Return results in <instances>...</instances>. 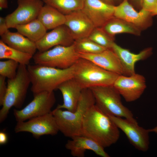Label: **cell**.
<instances>
[{
  "label": "cell",
  "instance_id": "obj_7",
  "mask_svg": "<svg viewBox=\"0 0 157 157\" xmlns=\"http://www.w3.org/2000/svg\"><path fill=\"white\" fill-rule=\"evenodd\" d=\"M80 58L74 43L69 46L58 45L33 56L35 64L61 69L73 65Z\"/></svg>",
  "mask_w": 157,
  "mask_h": 157
},
{
  "label": "cell",
  "instance_id": "obj_24",
  "mask_svg": "<svg viewBox=\"0 0 157 157\" xmlns=\"http://www.w3.org/2000/svg\"><path fill=\"white\" fill-rule=\"evenodd\" d=\"M14 28L18 32L35 43L43 38L47 30L37 19L25 24L17 25Z\"/></svg>",
  "mask_w": 157,
  "mask_h": 157
},
{
  "label": "cell",
  "instance_id": "obj_38",
  "mask_svg": "<svg viewBox=\"0 0 157 157\" xmlns=\"http://www.w3.org/2000/svg\"><path fill=\"white\" fill-rule=\"evenodd\" d=\"M137 0L138 1H142V0Z\"/></svg>",
  "mask_w": 157,
  "mask_h": 157
},
{
  "label": "cell",
  "instance_id": "obj_17",
  "mask_svg": "<svg viewBox=\"0 0 157 157\" xmlns=\"http://www.w3.org/2000/svg\"><path fill=\"white\" fill-rule=\"evenodd\" d=\"M65 25L75 40L88 37L95 28L86 15L80 10L65 15Z\"/></svg>",
  "mask_w": 157,
  "mask_h": 157
},
{
  "label": "cell",
  "instance_id": "obj_15",
  "mask_svg": "<svg viewBox=\"0 0 157 157\" xmlns=\"http://www.w3.org/2000/svg\"><path fill=\"white\" fill-rule=\"evenodd\" d=\"M74 41L70 30L63 24L47 32L35 44L38 51L43 52L56 46H70L74 43Z\"/></svg>",
  "mask_w": 157,
  "mask_h": 157
},
{
  "label": "cell",
  "instance_id": "obj_27",
  "mask_svg": "<svg viewBox=\"0 0 157 157\" xmlns=\"http://www.w3.org/2000/svg\"><path fill=\"white\" fill-rule=\"evenodd\" d=\"M74 44L76 51L78 53L95 54L107 49L97 44L88 37L75 40Z\"/></svg>",
  "mask_w": 157,
  "mask_h": 157
},
{
  "label": "cell",
  "instance_id": "obj_2",
  "mask_svg": "<svg viewBox=\"0 0 157 157\" xmlns=\"http://www.w3.org/2000/svg\"><path fill=\"white\" fill-rule=\"evenodd\" d=\"M93 94L90 88L83 89L75 111L56 108L52 111L59 131L65 136L72 138L81 135L83 118L87 110L95 104Z\"/></svg>",
  "mask_w": 157,
  "mask_h": 157
},
{
  "label": "cell",
  "instance_id": "obj_25",
  "mask_svg": "<svg viewBox=\"0 0 157 157\" xmlns=\"http://www.w3.org/2000/svg\"><path fill=\"white\" fill-rule=\"evenodd\" d=\"M33 55L24 53L8 46L0 40V59L14 60L19 64L28 65Z\"/></svg>",
  "mask_w": 157,
  "mask_h": 157
},
{
  "label": "cell",
  "instance_id": "obj_37",
  "mask_svg": "<svg viewBox=\"0 0 157 157\" xmlns=\"http://www.w3.org/2000/svg\"><path fill=\"white\" fill-rule=\"evenodd\" d=\"M101 0L107 3H108V4H110L113 5V0Z\"/></svg>",
  "mask_w": 157,
  "mask_h": 157
},
{
  "label": "cell",
  "instance_id": "obj_19",
  "mask_svg": "<svg viewBox=\"0 0 157 157\" xmlns=\"http://www.w3.org/2000/svg\"><path fill=\"white\" fill-rule=\"evenodd\" d=\"M111 49L119 58L124 69L126 76H129L135 73V63L139 61L144 60L148 58L152 53V50L151 48H148L138 53L135 54L122 47L115 42Z\"/></svg>",
  "mask_w": 157,
  "mask_h": 157
},
{
  "label": "cell",
  "instance_id": "obj_11",
  "mask_svg": "<svg viewBox=\"0 0 157 157\" xmlns=\"http://www.w3.org/2000/svg\"><path fill=\"white\" fill-rule=\"evenodd\" d=\"M17 8L5 17L8 28L37 19L44 3L42 0H17Z\"/></svg>",
  "mask_w": 157,
  "mask_h": 157
},
{
  "label": "cell",
  "instance_id": "obj_9",
  "mask_svg": "<svg viewBox=\"0 0 157 157\" xmlns=\"http://www.w3.org/2000/svg\"><path fill=\"white\" fill-rule=\"evenodd\" d=\"M16 133L26 132L32 134L36 138L44 135H55L59 131L51 112L34 117L27 121L17 122L15 128Z\"/></svg>",
  "mask_w": 157,
  "mask_h": 157
},
{
  "label": "cell",
  "instance_id": "obj_30",
  "mask_svg": "<svg viewBox=\"0 0 157 157\" xmlns=\"http://www.w3.org/2000/svg\"><path fill=\"white\" fill-rule=\"evenodd\" d=\"M5 77L0 75V105L2 106L7 89Z\"/></svg>",
  "mask_w": 157,
  "mask_h": 157
},
{
  "label": "cell",
  "instance_id": "obj_14",
  "mask_svg": "<svg viewBox=\"0 0 157 157\" xmlns=\"http://www.w3.org/2000/svg\"><path fill=\"white\" fill-rule=\"evenodd\" d=\"M150 12L142 8L136 11L128 0H123L119 5L115 6L114 16L135 26L139 28L150 26L152 23Z\"/></svg>",
  "mask_w": 157,
  "mask_h": 157
},
{
  "label": "cell",
  "instance_id": "obj_10",
  "mask_svg": "<svg viewBox=\"0 0 157 157\" xmlns=\"http://www.w3.org/2000/svg\"><path fill=\"white\" fill-rule=\"evenodd\" d=\"M119 129L125 133L130 143L137 149L147 151L149 145V129L140 126L138 122L122 117L109 116Z\"/></svg>",
  "mask_w": 157,
  "mask_h": 157
},
{
  "label": "cell",
  "instance_id": "obj_33",
  "mask_svg": "<svg viewBox=\"0 0 157 157\" xmlns=\"http://www.w3.org/2000/svg\"><path fill=\"white\" fill-rule=\"evenodd\" d=\"M8 140V136L6 133L3 131L0 132V144H6Z\"/></svg>",
  "mask_w": 157,
  "mask_h": 157
},
{
  "label": "cell",
  "instance_id": "obj_4",
  "mask_svg": "<svg viewBox=\"0 0 157 157\" xmlns=\"http://www.w3.org/2000/svg\"><path fill=\"white\" fill-rule=\"evenodd\" d=\"M73 78L83 89L113 86L119 75L106 70L91 61L80 58L74 65Z\"/></svg>",
  "mask_w": 157,
  "mask_h": 157
},
{
  "label": "cell",
  "instance_id": "obj_8",
  "mask_svg": "<svg viewBox=\"0 0 157 157\" xmlns=\"http://www.w3.org/2000/svg\"><path fill=\"white\" fill-rule=\"evenodd\" d=\"M33 96V100L24 108L14 109L13 114L17 122L26 121L52 111L56 101L53 92L43 91Z\"/></svg>",
  "mask_w": 157,
  "mask_h": 157
},
{
  "label": "cell",
  "instance_id": "obj_18",
  "mask_svg": "<svg viewBox=\"0 0 157 157\" xmlns=\"http://www.w3.org/2000/svg\"><path fill=\"white\" fill-rule=\"evenodd\" d=\"M68 140L65 145L66 149L70 151L74 157H83L87 150L93 151L97 155L102 157L110 156L104 148L92 139L83 135L74 136Z\"/></svg>",
  "mask_w": 157,
  "mask_h": 157
},
{
  "label": "cell",
  "instance_id": "obj_35",
  "mask_svg": "<svg viewBox=\"0 0 157 157\" xmlns=\"http://www.w3.org/2000/svg\"><path fill=\"white\" fill-rule=\"evenodd\" d=\"M152 16L157 15V5L151 13Z\"/></svg>",
  "mask_w": 157,
  "mask_h": 157
},
{
  "label": "cell",
  "instance_id": "obj_32",
  "mask_svg": "<svg viewBox=\"0 0 157 157\" xmlns=\"http://www.w3.org/2000/svg\"><path fill=\"white\" fill-rule=\"evenodd\" d=\"M5 18L0 17V35L1 36L8 30Z\"/></svg>",
  "mask_w": 157,
  "mask_h": 157
},
{
  "label": "cell",
  "instance_id": "obj_12",
  "mask_svg": "<svg viewBox=\"0 0 157 157\" xmlns=\"http://www.w3.org/2000/svg\"><path fill=\"white\" fill-rule=\"evenodd\" d=\"M113 86L127 102L137 100L146 88L144 77L135 73L129 76L119 75Z\"/></svg>",
  "mask_w": 157,
  "mask_h": 157
},
{
  "label": "cell",
  "instance_id": "obj_23",
  "mask_svg": "<svg viewBox=\"0 0 157 157\" xmlns=\"http://www.w3.org/2000/svg\"><path fill=\"white\" fill-rule=\"evenodd\" d=\"M109 36L113 38L115 35L128 33L136 35L140 34V28L122 19L113 17L101 28Z\"/></svg>",
  "mask_w": 157,
  "mask_h": 157
},
{
  "label": "cell",
  "instance_id": "obj_21",
  "mask_svg": "<svg viewBox=\"0 0 157 157\" xmlns=\"http://www.w3.org/2000/svg\"><path fill=\"white\" fill-rule=\"evenodd\" d=\"M1 37V40L11 48L33 55L36 53L35 43L18 32H12L8 30Z\"/></svg>",
  "mask_w": 157,
  "mask_h": 157
},
{
  "label": "cell",
  "instance_id": "obj_31",
  "mask_svg": "<svg viewBox=\"0 0 157 157\" xmlns=\"http://www.w3.org/2000/svg\"><path fill=\"white\" fill-rule=\"evenodd\" d=\"M142 9L151 13L157 5V0H142Z\"/></svg>",
  "mask_w": 157,
  "mask_h": 157
},
{
  "label": "cell",
  "instance_id": "obj_36",
  "mask_svg": "<svg viewBox=\"0 0 157 157\" xmlns=\"http://www.w3.org/2000/svg\"><path fill=\"white\" fill-rule=\"evenodd\" d=\"M149 129L150 132H154L157 134V125L154 128Z\"/></svg>",
  "mask_w": 157,
  "mask_h": 157
},
{
  "label": "cell",
  "instance_id": "obj_20",
  "mask_svg": "<svg viewBox=\"0 0 157 157\" xmlns=\"http://www.w3.org/2000/svg\"><path fill=\"white\" fill-rule=\"evenodd\" d=\"M58 89L62 94L63 102L62 104H58L56 108L75 111L83 89L73 78L62 83Z\"/></svg>",
  "mask_w": 157,
  "mask_h": 157
},
{
  "label": "cell",
  "instance_id": "obj_13",
  "mask_svg": "<svg viewBox=\"0 0 157 157\" xmlns=\"http://www.w3.org/2000/svg\"><path fill=\"white\" fill-rule=\"evenodd\" d=\"M115 6L101 0H85L82 11L95 27L101 28L114 17Z\"/></svg>",
  "mask_w": 157,
  "mask_h": 157
},
{
  "label": "cell",
  "instance_id": "obj_28",
  "mask_svg": "<svg viewBox=\"0 0 157 157\" xmlns=\"http://www.w3.org/2000/svg\"><path fill=\"white\" fill-rule=\"evenodd\" d=\"M88 37L107 49H111L114 42V38L108 35L101 28L95 27Z\"/></svg>",
  "mask_w": 157,
  "mask_h": 157
},
{
  "label": "cell",
  "instance_id": "obj_1",
  "mask_svg": "<svg viewBox=\"0 0 157 157\" xmlns=\"http://www.w3.org/2000/svg\"><path fill=\"white\" fill-rule=\"evenodd\" d=\"M119 129L109 116L95 104L84 116L81 134L92 139L105 148L118 141L120 136Z\"/></svg>",
  "mask_w": 157,
  "mask_h": 157
},
{
  "label": "cell",
  "instance_id": "obj_3",
  "mask_svg": "<svg viewBox=\"0 0 157 157\" xmlns=\"http://www.w3.org/2000/svg\"><path fill=\"white\" fill-rule=\"evenodd\" d=\"M33 95L43 91L53 92L65 81L73 78L74 65L61 69L35 64L27 65Z\"/></svg>",
  "mask_w": 157,
  "mask_h": 157
},
{
  "label": "cell",
  "instance_id": "obj_16",
  "mask_svg": "<svg viewBox=\"0 0 157 157\" xmlns=\"http://www.w3.org/2000/svg\"><path fill=\"white\" fill-rule=\"evenodd\" d=\"M79 56L80 58L89 60L106 70L125 76L124 69L119 58L112 49H107L95 54L80 53Z\"/></svg>",
  "mask_w": 157,
  "mask_h": 157
},
{
  "label": "cell",
  "instance_id": "obj_22",
  "mask_svg": "<svg viewBox=\"0 0 157 157\" xmlns=\"http://www.w3.org/2000/svg\"><path fill=\"white\" fill-rule=\"evenodd\" d=\"M37 19L47 30L53 29L64 24L66 20L65 15L46 4L41 9Z\"/></svg>",
  "mask_w": 157,
  "mask_h": 157
},
{
  "label": "cell",
  "instance_id": "obj_34",
  "mask_svg": "<svg viewBox=\"0 0 157 157\" xmlns=\"http://www.w3.org/2000/svg\"><path fill=\"white\" fill-rule=\"evenodd\" d=\"M8 7L7 0H0V8L1 9L6 8Z\"/></svg>",
  "mask_w": 157,
  "mask_h": 157
},
{
  "label": "cell",
  "instance_id": "obj_26",
  "mask_svg": "<svg viewBox=\"0 0 157 157\" xmlns=\"http://www.w3.org/2000/svg\"><path fill=\"white\" fill-rule=\"evenodd\" d=\"M44 3L56 9L66 15L81 10L85 0H43Z\"/></svg>",
  "mask_w": 157,
  "mask_h": 157
},
{
  "label": "cell",
  "instance_id": "obj_29",
  "mask_svg": "<svg viewBox=\"0 0 157 157\" xmlns=\"http://www.w3.org/2000/svg\"><path fill=\"white\" fill-rule=\"evenodd\" d=\"M19 63L11 59L0 61V75L8 79L14 78L17 74Z\"/></svg>",
  "mask_w": 157,
  "mask_h": 157
},
{
  "label": "cell",
  "instance_id": "obj_6",
  "mask_svg": "<svg viewBox=\"0 0 157 157\" xmlns=\"http://www.w3.org/2000/svg\"><path fill=\"white\" fill-rule=\"evenodd\" d=\"M90 89L94 97L95 104L104 113L138 122L131 111L122 104L121 95L113 85Z\"/></svg>",
  "mask_w": 157,
  "mask_h": 157
},
{
  "label": "cell",
  "instance_id": "obj_39",
  "mask_svg": "<svg viewBox=\"0 0 157 157\" xmlns=\"http://www.w3.org/2000/svg\"></svg>",
  "mask_w": 157,
  "mask_h": 157
},
{
  "label": "cell",
  "instance_id": "obj_5",
  "mask_svg": "<svg viewBox=\"0 0 157 157\" xmlns=\"http://www.w3.org/2000/svg\"><path fill=\"white\" fill-rule=\"evenodd\" d=\"M7 83V92L0 110V123L6 119L12 107L20 108L24 103L31 83L27 66L19 64L16 76L8 79Z\"/></svg>",
  "mask_w": 157,
  "mask_h": 157
}]
</instances>
